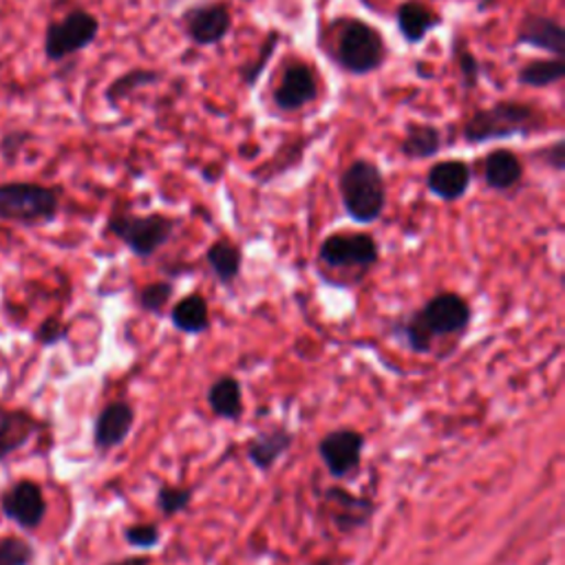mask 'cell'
Listing matches in <instances>:
<instances>
[{"label": "cell", "instance_id": "35", "mask_svg": "<svg viewBox=\"0 0 565 565\" xmlns=\"http://www.w3.org/2000/svg\"><path fill=\"white\" fill-rule=\"evenodd\" d=\"M109 565H150V558L148 556H131V558L109 563Z\"/></svg>", "mask_w": 565, "mask_h": 565}, {"label": "cell", "instance_id": "26", "mask_svg": "<svg viewBox=\"0 0 565 565\" xmlns=\"http://www.w3.org/2000/svg\"><path fill=\"white\" fill-rule=\"evenodd\" d=\"M32 420L23 414H10L0 407V460L14 453L30 438Z\"/></svg>", "mask_w": 565, "mask_h": 565}, {"label": "cell", "instance_id": "3", "mask_svg": "<svg viewBox=\"0 0 565 565\" xmlns=\"http://www.w3.org/2000/svg\"><path fill=\"white\" fill-rule=\"evenodd\" d=\"M539 124L536 111L528 102L499 100L488 109H477L464 124L462 137L466 144H486L510 137H526Z\"/></svg>", "mask_w": 565, "mask_h": 565}, {"label": "cell", "instance_id": "32", "mask_svg": "<svg viewBox=\"0 0 565 565\" xmlns=\"http://www.w3.org/2000/svg\"><path fill=\"white\" fill-rule=\"evenodd\" d=\"M124 539L128 545L139 547V550H150L155 545H159V528L152 523H135V526H126L124 528Z\"/></svg>", "mask_w": 565, "mask_h": 565}, {"label": "cell", "instance_id": "8", "mask_svg": "<svg viewBox=\"0 0 565 565\" xmlns=\"http://www.w3.org/2000/svg\"><path fill=\"white\" fill-rule=\"evenodd\" d=\"M100 32V23L93 14L84 10H76L67 14L63 21L52 23L45 34V54L52 63H60L89 45L95 43Z\"/></svg>", "mask_w": 565, "mask_h": 565}, {"label": "cell", "instance_id": "4", "mask_svg": "<svg viewBox=\"0 0 565 565\" xmlns=\"http://www.w3.org/2000/svg\"><path fill=\"white\" fill-rule=\"evenodd\" d=\"M334 60L351 76H369L378 71L387 60V45L383 34L355 19L344 21L338 36Z\"/></svg>", "mask_w": 565, "mask_h": 565}, {"label": "cell", "instance_id": "2", "mask_svg": "<svg viewBox=\"0 0 565 565\" xmlns=\"http://www.w3.org/2000/svg\"><path fill=\"white\" fill-rule=\"evenodd\" d=\"M338 191L347 215L355 224L378 222L387 208V181L371 159H353L338 179Z\"/></svg>", "mask_w": 565, "mask_h": 565}, {"label": "cell", "instance_id": "1", "mask_svg": "<svg viewBox=\"0 0 565 565\" xmlns=\"http://www.w3.org/2000/svg\"><path fill=\"white\" fill-rule=\"evenodd\" d=\"M471 318L473 309L464 296L440 292L407 320L403 327L405 340L414 351L427 353L433 349L436 338L464 334L471 325Z\"/></svg>", "mask_w": 565, "mask_h": 565}, {"label": "cell", "instance_id": "31", "mask_svg": "<svg viewBox=\"0 0 565 565\" xmlns=\"http://www.w3.org/2000/svg\"><path fill=\"white\" fill-rule=\"evenodd\" d=\"M170 296H172V285L166 281H157V283L142 287L139 305H142V309H146L150 314H161L163 307L170 303Z\"/></svg>", "mask_w": 565, "mask_h": 565}, {"label": "cell", "instance_id": "24", "mask_svg": "<svg viewBox=\"0 0 565 565\" xmlns=\"http://www.w3.org/2000/svg\"><path fill=\"white\" fill-rule=\"evenodd\" d=\"M565 78V60L563 58H545V60H530L517 74L519 84L530 89H545L558 84Z\"/></svg>", "mask_w": 565, "mask_h": 565}, {"label": "cell", "instance_id": "6", "mask_svg": "<svg viewBox=\"0 0 565 565\" xmlns=\"http://www.w3.org/2000/svg\"><path fill=\"white\" fill-rule=\"evenodd\" d=\"M106 230L117 237L135 257L150 259L159 248H163L174 230L177 219L152 213V215H131V213H115L111 215Z\"/></svg>", "mask_w": 565, "mask_h": 565}, {"label": "cell", "instance_id": "7", "mask_svg": "<svg viewBox=\"0 0 565 565\" xmlns=\"http://www.w3.org/2000/svg\"><path fill=\"white\" fill-rule=\"evenodd\" d=\"M381 248L366 233H336L329 235L320 248H318V259L323 265L329 270H358L366 272L375 263H378Z\"/></svg>", "mask_w": 565, "mask_h": 565}, {"label": "cell", "instance_id": "16", "mask_svg": "<svg viewBox=\"0 0 565 565\" xmlns=\"http://www.w3.org/2000/svg\"><path fill=\"white\" fill-rule=\"evenodd\" d=\"M133 425H135V411L128 403L106 405L95 420V429H93L95 447L102 453L120 447L128 438Z\"/></svg>", "mask_w": 565, "mask_h": 565}, {"label": "cell", "instance_id": "18", "mask_svg": "<svg viewBox=\"0 0 565 565\" xmlns=\"http://www.w3.org/2000/svg\"><path fill=\"white\" fill-rule=\"evenodd\" d=\"M523 179V163L510 148H495L484 159V181L493 191L506 193Z\"/></svg>", "mask_w": 565, "mask_h": 565}, {"label": "cell", "instance_id": "30", "mask_svg": "<svg viewBox=\"0 0 565 565\" xmlns=\"http://www.w3.org/2000/svg\"><path fill=\"white\" fill-rule=\"evenodd\" d=\"M455 63L460 67V76H462V87L466 91H473L479 87V78H482V63L464 47L455 43Z\"/></svg>", "mask_w": 565, "mask_h": 565}, {"label": "cell", "instance_id": "9", "mask_svg": "<svg viewBox=\"0 0 565 565\" xmlns=\"http://www.w3.org/2000/svg\"><path fill=\"white\" fill-rule=\"evenodd\" d=\"M183 32L197 47H213L226 41L233 30L230 10L217 0H204L200 5L188 8L181 16Z\"/></svg>", "mask_w": 565, "mask_h": 565}, {"label": "cell", "instance_id": "29", "mask_svg": "<svg viewBox=\"0 0 565 565\" xmlns=\"http://www.w3.org/2000/svg\"><path fill=\"white\" fill-rule=\"evenodd\" d=\"M279 43H281V34H279V32H272V34L268 36L265 45L261 47L259 58H257L255 63H248V65L241 67V80H244L246 87H255V84L259 82V78L263 76V71H265V67H268L272 54L276 52Z\"/></svg>", "mask_w": 565, "mask_h": 565}, {"label": "cell", "instance_id": "17", "mask_svg": "<svg viewBox=\"0 0 565 565\" xmlns=\"http://www.w3.org/2000/svg\"><path fill=\"white\" fill-rule=\"evenodd\" d=\"M396 23L407 45H420L444 21L431 8L420 3V0H407L396 12Z\"/></svg>", "mask_w": 565, "mask_h": 565}, {"label": "cell", "instance_id": "14", "mask_svg": "<svg viewBox=\"0 0 565 565\" xmlns=\"http://www.w3.org/2000/svg\"><path fill=\"white\" fill-rule=\"evenodd\" d=\"M515 43L547 52L554 58L565 56V30L561 23H556L550 16H541V14L523 16V21L517 30Z\"/></svg>", "mask_w": 565, "mask_h": 565}, {"label": "cell", "instance_id": "23", "mask_svg": "<svg viewBox=\"0 0 565 565\" xmlns=\"http://www.w3.org/2000/svg\"><path fill=\"white\" fill-rule=\"evenodd\" d=\"M206 261L213 270V274L224 283L230 285L239 279L241 268H244V255L239 250V246H235L228 239H219L215 241L208 250H206Z\"/></svg>", "mask_w": 565, "mask_h": 565}, {"label": "cell", "instance_id": "19", "mask_svg": "<svg viewBox=\"0 0 565 565\" xmlns=\"http://www.w3.org/2000/svg\"><path fill=\"white\" fill-rule=\"evenodd\" d=\"M292 442H294V436L287 429L283 427L268 429L248 444V460L257 468L270 471L292 449Z\"/></svg>", "mask_w": 565, "mask_h": 565}, {"label": "cell", "instance_id": "33", "mask_svg": "<svg viewBox=\"0 0 565 565\" xmlns=\"http://www.w3.org/2000/svg\"><path fill=\"white\" fill-rule=\"evenodd\" d=\"M539 155L543 157V161H545L552 170L561 172V170L565 168V139H556L554 144H550L547 148H543Z\"/></svg>", "mask_w": 565, "mask_h": 565}, {"label": "cell", "instance_id": "13", "mask_svg": "<svg viewBox=\"0 0 565 565\" xmlns=\"http://www.w3.org/2000/svg\"><path fill=\"white\" fill-rule=\"evenodd\" d=\"M3 512L23 528H38L47 512L41 486L30 479L12 486L3 497Z\"/></svg>", "mask_w": 565, "mask_h": 565}, {"label": "cell", "instance_id": "28", "mask_svg": "<svg viewBox=\"0 0 565 565\" xmlns=\"http://www.w3.org/2000/svg\"><path fill=\"white\" fill-rule=\"evenodd\" d=\"M34 561V547L21 536L0 539V565H30Z\"/></svg>", "mask_w": 565, "mask_h": 565}, {"label": "cell", "instance_id": "20", "mask_svg": "<svg viewBox=\"0 0 565 565\" xmlns=\"http://www.w3.org/2000/svg\"><path fill=\"white\" fill-rule=\"evenodd\" d=\"M442 131L433 124L407 122L405 137L400 142V152L407 159H429L442 150Z\"/></svg>", "mask_w": 565, "mask_h": 565}, {"label": "cell", "instance_id": "12", "mask_svg": "<svg viewBox=\"0 0 565 565\" xmlns=\"http://www.w3.org/2000/svg\"><path fill=\"white\" fill-rule=\"evenodd\" d=\"M473 181V170L462 159H447L431 166L427 172V188L429 193L442 202H457L462 200Z\"/></svg>", "mask_w": 565, "mask_h": 565}, {"label": "cell", "instance_id": "21", "mask_svg": "<svg viewBox=\"0 0 565 565\" xmlns=\"http://www.w3.org/2000/svg\"><path fill=\"white\" fill-rule=\"evenodd\" d=\"M208 407L224 420H239L244 414V392L235 375H222L208 387Z\"/></svg>", "mask_w": 565, "mask_h": 565}, {"label": "cell", "instance_id": "27", "mask_svg": "<svg viewBox=\"0 0 565 565\" xmlns=\"http://www.w3.org/2000/svg\"><path fill=\"white\" fill-rule=\"evenodd\" d=\"M193 501V488L181 486H161L157 493V508L163 517H172L177 512H183Z\"/></svg>", "mask_w": 565, "mask_h": 565}, {"label": "cell", "instance_id": "5", "mask_svg": "<svg viewBox=\"0 0 565 565\" xmlns=\"http://www.w3.org/2000/svg\"><path fill=\"white\" fill-rule=\"evenodd\" d=\"M60 208L54 188L27 181L0 183V219L16 224H47Z\"/></svg>", "mask_w": 565, "mask_h": 565}, {"label": "cell", "instance_id": "10", "mask_svg": "<svg viewBox=\"0 0 565 565\" xmlns=\"http://www.w3.org/2000/svg\"><path fill=\"white\" fill-rule=\"evenodd\" d=\"M320 460L325 462L331 477L342 479L358 471L364 451V436L355 429L329 431L316 447Z\"/></svg>", "mask_w": 565, "mask_h": 565}, {"label": "cell", "instance_id": "36", "mask_svg": "<svg viewBox=\"0 0 565 565\" xmlns=\"http://www.w3.org/2000/svg\"><path fill=\"white\" fill-rule=\"evenodd\" d=\"M316 565H336V563H334V561H329V558H325V561H318Z\"/></svg>", "mask_w": 565, "mask_h": 565}, {"label": "cell", "instance_id": "34", "mask_svg": "<svg viewBox=\"0 0 565 565\" xmlns=\"http://www.w3.org/2000/svg\"><path fill=\"white\" fill-rule=\"evenodd\" d=\"M65 336H67V327H65L58 318L45 320L43 327H41V331H38V338H41V342H45V344H54V342L63 340Z\"/></svg>", "mask_w": 565, "mask_h": 565}, {"label": "cell", "instance_id": "22", "mask_svg": "<svg viewBox=\"0 0 565 565\" xmlns=\"http://www.w3.org/2000/svg\"><path fill=\"white\" fill-rule=\"evenodd\" d=\"M170 320H172L174 329H179L183 334H204L211 327L208 301L202 294H191V296L181 298L172 307Z\"/></svg>", "mask_w": 565, "mask_h": 565}, {"label": "cell", "instance_id": "11", "mask_svg": "<svg viewBox=\"0 0 565 565\" xmlns=\"http://www.w3.org/2000/svg\"><path fill=\"white\" fill-rule=\"evenodd\" d=\"M318 98V82L309 65L292 63L285 67L279 87L274 89V104L281 111H301Z\"/></svg>", "mask_w": 565, "mask_h": 565}, {"label": "cell", "instance_id": "25", "mask_svg": "<svg viewBox=\"0 0 565 565\" xmlns=\"http://www.w3.org/2000/svg\"><path fill=\"white\" fill-rule=\"evenodd\" d=\"M161 80V74L155 71V69H131L126 74H122L120 78H115L111 82V87L106 89V102L117 109L120 102L128 100L135 91L139 89H146V87H152Z\"/></svg>", "mask_w": 565, "mask_h": 565}, {"label": "cell", "instance_id": "15", "mask_svg": "<svg viewBox=\"0 0 565 565\" xmlns=\"http://www.w3.org/2000/svg\"><path fill=\"white\" fill-rule=\"evenodd\" d=\"M325 504L331 510V521L342 532H353L369 523L373 515V504L364 497H358L344 488L331 486L325 493Z\"/></svg>", "mask_w": 565, "mask_h": 565}]
</instances>
